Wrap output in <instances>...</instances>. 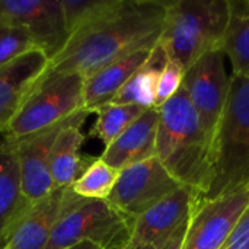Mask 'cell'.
Returning <instances> with one entry per match:
<instances>
[{
  "label": "cell",
  "instance_id": "cell-18",
  "mask_svg": "<svg viewBox=\"0 0 249 249\" xmlns=\"http://www.w3.org/2000/svg\"><path fill=\"white\" fill-rule=\"evenodd\" d=\"M83 123L85 121H77L66 125L58 133L53 144L50 171L55 188L71 187L73 182L95 160V158L83 156L80 153L82 144L86 139L80 130Z\"/></svg>",
  "mask_w": 249,
  "mask_h": 249
},
{
  "label": "cell",
  "instance_id": "cell-4",
  "mask_svg": "<svg viewBox=\"0 0 249 249\" xmlns=\"http://www.w3.org/2000/svg\"><path fill=\"white\" fill-rule=\"evenodd\" d=\"M229 0L168 1L159 44L185 71L204 54L222 50Z\"/></svg>",
  "mask_w": 249,
  "mask_h": 249
},
{
  "label": "cell",
  "instance_id": "cell-9",
  "mask_svg": "<svg viewBox=\"0 0 249 249\" xmlns=\"http://www.w3.org/2000/svg\"><path fill=\"white\" fill-rule=\"evenodd\" d=\"M0 23L26 29L50 61L70 39L60 0H0Z\"/></svg>",
  "mask_w": 249,
  "mask_h": 249
},
{
  "label": "cell",
  "instance_id": "cell-19",
  "mask_svg": "<svg viewBox=\"0 0 249 249\" xmlns=\"http://www.w3.org/2000/svg\"><path fill=\"white\" fill-rule=\"evenodd\" d=\"M169 61L163 47L158 42L152 50L147 61L130 77L109 104L137 105L144 109L156 108V90L159 76Z\"/></svg>",
  "mask_w": 249,
  "mask_h": 249
},
{
  "label": "cell",
  "instance_id": "cell-28",
  "mask_svg": "<svg viewBox=\"0 0 249 249\" xmlns=\"http://www.w3.org/2000/svg\"><path fill=\"white\" fill-rule=\"evenodd\" d=\"M67 249H104L101 248L99 245H96V244H93V242H80V244H76V245H73V247H70V248Z\"/></svg>",
  "mask_w": 249,
  "mask_h": 249
},
{
  "label": "cell",
  "instance_id": "cell-7",
  "mask_svg": "<svg viewBox=\"0 0 249 249\" xmlns=\"http://www.w3.org/2000/svg\"><path fill=\"white\" fill-rule=\"evenodd\" d=\"M181 187L155 156L120 171L115 187L107 201L134 220Z\"/></svg>",
  "mask_w": 249,
  "mask_h": 249
},
{
  "label": "cell",
  "instance_id": "cell-12",
  "mask_svg": "<svg viewBox=\"0 0 249 249\" xmlns=\"http://www.w3.org/2000/svg\"><path fill=\"white\" fill-rule=\"evenodd\" d=\"M200 204V196L181 187L143 214L134 219L127 248L152 247L160 249L184 225L190 222Z\"/></svg>",
  "mask_w": 249,
  "mask_h": 249
},
{
  "label": "cell",
  "instance_id": "cell-8",
  "mask_svg": "<svg viewBox=\"0 0 249 249\" xmlns=\"http://www.w3.org/2000/svg\"><path fill=\"white\" fill-rule=\"evenodd\" d=\"M229 86L231 79L226 74L225 54L222 50L204 54L185 71L182 88L212 146L226 107Z\"/></svg>",
  "mask_w": 249,
  "mask_h": 249
},
{
  "label": "cell",
  "instance_id": "cell-14",
  "mask_svg": "<svg viewBox=\"0 0 249 249\" xmlns=\"http://www.w3.org/2000/svg\"><path fill=\"white\" fill-rule=\"evenodd\" d=\"M50 64L39 48H32L0 67V134H4L35 82Z\"/></svg>",
  "mask_w": 249,
  "mask_h": 249
},
{
  "label": "cell",
  "instance_id": "cell-23",
  "mask_svg": "<svg viewBox=\"0 0 249 249\" xmlns=\"http://www.w3.org/2000/svg\"><path fill=\"white\" fill-rule=\"evenodd\" d=\"M120 1L121 0H60L70 36L114 10Z\"/></svg>",
  "mask_w": 249,
  "mask_h": 249
},
{
  "label": "cell",
  "instance_id": "cell-15",
  "mask_svg": "<svg viewBox=\"0 0 249 249\" xmlns=\"http://www.w3.org/2000/svg\"><path fill=\"white\" fill-rule=\"evenodd\" d=\"M31 207L22 191L20 165L16 143L4 137L0 142V249Z\"/></svg>",
  "mask_w": 249,
  "mask_h": 249
},
{
  "label": "cell",
  "instance_id": "cell-26",
  "mask_svg": "<svg viewBox=\"0 0 249 249\" xmlns=\"http://www.w3.org/2000/svg\"><path fill=\"white\" fill-rule=\"evenodd\" d=\"M223 249H249V207L236 223Z\"/></svg>",
  "mask_w": 249,
  "mask_h": 249
},
{
  "label": "cell",
  "instance_id": "cell-1",
  "mask_svg": "<svg viewBox=\"0 0 249 249\" xmlns=\"http://www.w3.org/2000/svg\"><path fill=\"white\" fill-rule=\"evenodd\" d=\"M166 7L168 1L162 0H121L114 10L73 34L48 69L86 79L128 54L155 48Z\"/></svg>",
  "mask_w": 249,
  "mask_h": 249
},
{
  "label": "cell",
  "instance_id": "cell-29",
  "mask_svg": "<svg viewBox=\"0 0 249 249\" xmlns=\"http://www.w3.org/2000/svg\"><path fill=\"white\" fill-rule=\"evenodd\" d=\"M125 249H155L152 247H137V248H125Z\"/></svg>",
  "mask_w": 249,
  "mask_h": 249
},
{
  "label": "cell",
  "instance_id": "cell-30",
  "mask_svg": "<svg viewBox=\"0 0 249 249\" xmlns=\"http://www.w3.org/2000/svg\"><path fill=\"white\" fill-rule=\"evenodd\" d=\"M1 249H6V248H1Z\"/></svg>",
  "mask_w": 249,
  "mask_h": 249
},
{
  "label": "cell",
  "instance_id": "cell-2",
  "mask_svg": "<svg viewBox=\"0 0 249 249\" xmlns=\"http://www.w3.org/2000/svg\"><path fill=\"white\" fill-rule=\"evenodd\" d=\"M158 109L156 158L182 187L196 191L201 203L212 184V142L184 88Z\"/></svg>",
  "mask_w": 249,
  "mask_h": 249
},
{
  "label": "cell",
  "instance_id": "cell-10",
  "mask_svg": "<svg viewBox=\"0 0 249 249\" xmlns=\"http://www.w3.org/2000/svg\"><path fill=\"white\" fill-rule=\"evenodd\" d=\"M248 207V187L225 197L200 203L190 219L182 249H223Z\"/></svg>",
  "mask_w": 249,
  "mask_h": 249
},
{
  "label": "cell",
  "instance_id": "cell-31",
  "mask_svg": "<svg viewBox=\"0 0 249 249\" xmlns=\"http://www.w3.org/2000/svg\"><path fill=\"white\" fill-rule=\"evenodd\" d=\"M248 188H249V184H248Z\"/></svg>",
  "mask_w": 249,
  "mask_h": 249
},
{
  "label": "cell",
  "instance_id": "cell-22",
  "mask_svg": "<svg viewBox=\"0 0 249 249\" xmlns=\"http://www.w3.org/2000/svg\"><path fill=\"white\" fill-rule=\"evenodd\" d=\"M118 175L120 171L105 163L101 158H95L86 171L73 182L71 190L85 200H108Z\"/></svg>",
  "mask_w": 249,
  "mask_h": 249
},
{
  "label": "cell",
  "instance_id": "cell-25",
  "mask_svg": "<svg viewBox=\"0 0 249 249\" xmlns=\"http://www.w3.org/2000/svg\"><path fill=\"white\" fill-rule=\"evenodd\" d=\"M184 77H185V70L175 61L169 60L159 76L158 90H156V108L172 99L179 92V89L184 85Z\"/></svg>",
  "mask_w": 249,
  "mask_h": 249
},
{
  "label": "cell",
  "instance_id": "cell-16",
  "mask_svg": "<svg viewBox=\"0 0 249 249\" xmlns=\"http://www.w3.org/2000/svg\"><path fill=\"white\" fill-rule=\"evenodd\" d=\"M159 109L150 108L137 118L117 140L105 147L99 156L117 171L156 156V134Z\"/></svg>",
  "mask_w": 249,
  "mask_h": 249
},
{
  "label": "cell",
  "instance_id": "cell-5",
  "mask_svg": "<svg viewBox=\"0 0 249 249\" xmlns=\"http://www.w3.org/2000/svg\"><path fill=\"white\" fill-rule=\"evenodd\" d=\"M85 77L77 73H58L47 67L35 82L4 137L20 140L53 127L85 109Z\"/></svg>",
  "mask_w": 249,
  "mask_h": 249
},
{
  "label": "cell",
  "instance_id": "cell-27",
  "mask_svg": "<svg viewBox=\"0 0 249 249\" xmlns=\"http://www.w3.org/2000/svg\"><path fill=\"white\" fill-rule=\"evenodd\" d=\"M190 223V222H188ZM188 223L184 225L163 247L160 249H182V244H184V239H185V233H187V228H188Z\"/></svg>",
  "mask_w": 249,
  "mask_h": 249
},
{
  "label": "cell",
  "instance_id": "cell-21",
  "mask_svg": "<svg viewBox=\"0 0 249 249\" xmlns=\"http://www.w3.org/2000/svg\"><path fill=\"white\" fill-rule=\"evenodd\" d=\"M144 111V108L137 105L107 104L95 111L96 121L92 125L89 136L101 140L107 147L117 140L137 118H140Z\"/></svg>",
  "mask_w": 249,
  "mask_h": 249
},
{
  "label": "cell",
  "instance_id": "cell-13",
  "mask_svg": "<svg viewBox=\"0 0 249 249\" xmlns=\"http://www.w3.org/2000/svg\"><path fill=\"white\" fill-rule=\"evenodd\" d=\"M73 194L71 187L55 188L47 197L32 204L13 229L4 248L47 249L51 235Z\"/></svg>",
  "mask_w": 249,
  "mask_h": 249
},
{
  "label": "cell",
  "instance_id": "cell-3",
  "mask_svg": "<svg viewBox=\"0 0 249 249\" xmlns=\"http://www.w3.org/2000/svg\"><path fill=\"white\" fill-rule=\"evenodd\" d=\"M226 107L213 143L212 184L203 201L249 184V77L231 74Z\"/></svg>",
  "mask_w": 249,
  "mask_h": 249
},
{
  "label": "cell",
  "instance_id": "cell-11",
  "mask_svg": "<svg viewBox=\"0 0 249 249\" xmlns=\"http://www.w3.org/2000/svg\"><path fill=\"white\" fill-rule=\"evenodd\" d=\"M89 112L82 109L67 120L48 127L36 134L29 137L13 140L18 149V158L20 165V177H22V191L26 201L32 206L36 201L47 197L50 193L55 190L50 162H51V150L53 144L58 136V133L69 124L77 121H86Z\"/></svg>",
  "mask_w": 249,
  "mask_h": 249
},
{
  "label": "cell",
  "instance_id": "cell-17",
  "mask_svg": "<svg viewBox=\"0 0 249 249\" xmlns=\"http://www.w3.org/2000/svg\"><path fill=\"white\" fill-rule=\"evenodd\" d=\"M152 50H140L128 54L86 77L83 89L85 109L92 114L109 104L130 77L147 61Z\"/></svg>",
  "mask_w": 249,
  "mask_h": 249
},
{
  "label": "cell",
  "instance_id": "cell-6",
  "mask_svg": "<svg viewBox=\"0 0 249 249\" xmlns=\"http://www.w3.org/2000/svg\"><path fill=\"white\" fill-rule=\"evenodd\" d=\"M133 222L107 200H85L73 194L47 249H67L86 241L104 249H125Z\"/></svg>",
  "mask_w": 249,
  "mask_h": 249
},
{
  "label": "cell",
  "instance_id": "cell-24",
  "mask_svg": "<svg viewBox=\"0 0 249 249\" xmlns=\"http://www.w3.org/2000/svg\"><path fill=\"white\" fill-rule=\"evenodd\" d=\"M32 48L36 45L26 29L0 23V67Z\"/></svg>",
  "mask_w": 249,
  "mask_h": 249
},
{
  "label": "cell",
  "instance_id": "cell-20",
  "mask_svg": "<svg viewBox=\"0 0 249 249\" xmlns=\"http://www.w3.org/2000/svg\"><path fill=\"white\" fill-rule=\"evenodd\" d=\"M222 51L232 64V74L249 77V0H229Z\"/></svg>",
  "mask_w": 249,
  "mask_h": 249
}]
</instances>
